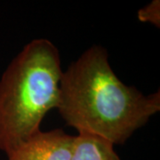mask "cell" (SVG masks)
Wrapping results in <instances>:
<instances>
[{
  "instance_id": "7a4b0ae2",
  "label": "cell",
  "mask_w": 160,
  "mask_h": 160,
  "mask_svg": "<svg viewBox=\"0 0 160 160\" xmlns=\"http://www.w3.org/2000/svg\"><path fill=\"white\" fill-rule=\"evenodd\" d=\"M62 74L60 52L46 38L31 40L12 59L0 78V150L8 154L40 131L57 109Z\"/></svg>"
},
{
  "instance_id": "277c9868",
  "label": "cell",
  "mask_w": 160,
  "mask_h": 160,
  "mask_svg": "<svg viewBox=\"0 0 160 160\" xmlns=\"http://www.w3.org/2000/svg\"><path fill=\"white\" fill-rule=\"evenodd\" d=\"M111 142L94 134L74 136L70 160H121Z\"/></svg>"
},
{
  "instance_id": "5b68a950",
  "label": "cell",
  "mask_w": 160,
  "mask_h": 160,
  "mask_svg": "<svg viewBox=\"0 0 160 160\" xmlns=\"http://www.w3.org/2000/svg\"><path fill=\"white\" fill-rule=\"evenodd\" d=\"M138 19L142 22H149L160 27V1L153 0L138 11Z\"/></svg>"
},
{
  "instance_id": "6da1fadb",
  "label": "cell",
  "mask_w": 160,
  "mask_h": 160,
  "mask_svg": "<svg viewBox=\"0 0 160 160\" xmlns=\"http://www.w3.org/2000/svg\"><path fill=\"white\" fill-rule=\"evenodd\" d=\"M57 110L79 132L122 145L160 110V91L144 94L118 78L101 46H92L62 71Z\"/></svg>"
},
{
  "instance_id": "3957f363",
  "label": "cell",
  "mask_w": 160,
  "mask_h": 160,
  "mask_svg": "<svg viewBox=\"0 0 160 160\" xmlns=\"http://www.w3.org/2000/svg\"><path fill=\"white\" fill-rule=\"evenodd\" d=\"M73 140L62 129L40 130L6 154L7 160H70Z\"/></svg>"
}]
</instances>
